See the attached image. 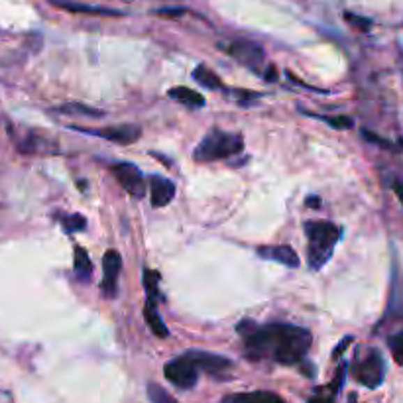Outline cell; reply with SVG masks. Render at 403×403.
I'll use <instances>...</instances> for the list:
<instances>
[{
	"instance_id": "1",
	"label": "cell",
	"mask_w": 403,
	"mask_h": 403,
	"mask_svg": "<svg viewBox=\"0 0 403 403\" xmlns=\"http://www.w3.org/2000/svg\"><path fill=\"white\" fill-rule=\"evenodd\" d=\"M236 333L244 340L248 358H270L284 366L301 364L313 344V335L307 328L285 323L258 325L246 319L236 325Z\"/></svg>"
},
{
	"instance_id": "2",
	"label": "cell",
	"mask_w": 403,
	"mask_h": 403,
	"mask_svg": "<svg viewBox=\"0 0 403 403\" xmlns=\"http://www.w3.org/2000/svg\"><path fill=\"white\" fill-rule=\"evenodd\" d=\"M307 260L311 270H321L333 256L335 246L342 238V229L327 220H309L305 222Z\"/></svg>"
},
{
	"instance_id": "3",
	"label": "cell",
	"mask_w": 403,
	"mask_h": 403,
	"mask_svg": "<svg viewBox=\"0 0 403 403\" xmlns=\"http://www.w3.org/2000/svg\"><path fill=\"white\" fill-rule=\"evenodd\" d=\"M244 150V138L240 134L225 130H211L197 144L193 158L201 164H211L217 160H227L230 155H238Z\"/></svg>"
},
{
	"instance_id": "4",
	"label": "cell",
	"mask_w": 403,
	"mask_h": 403,
	"mask_svg": "<svg viewBox=\"0 0 403 403\" xmlns=\"http://www.w3.org/2000/svg\"><path fill=\"white\" fill-rule=\"evenodd\" d=\"M352 374L356 381L370 390L381 386L383 376H386V362H383L380 350H370L364 358L356 356V362L352 364Z\"/></svg>"
},
{
	"instance_id": "5",
	"label": "cell",
	"mask_w": 403,
	"mask_h": 403,
	"mask_svg": "<svg viewBox=\"0 0 403 403\" xmlns=\"http://www.w3.org/2000/svg\"><path fill=\"white\" fill-rule=\"evenodd\" d=\"M220 50H225V54L234 57L240 66L248 67L250 71L264 75V66H266V54L260 45L248 42V40H234L230 44H220Z\"/></svg>"
},
{
	"instance_id": "6",
	"label": "cell",
	"mask_w": 403,
	"mask_h": 403,
	"mask_svg": "<svg viewBox=\"0 0 403 403\" xmlns=\"http://www.w3.org/2000/svg\"><path fill=\"white\" fill-rule=\"evenodd\" d=\"M164 376L169 383H174L179 390H193L199 381V368L183 352L181 356L169 360L164 366Z\"/></svg>"
},
{
	"instance_id": "7",
	"label": "cell",
	"mask_w": 403,
	"mask_h": 403,
	"mask_svg": "<svg viewBox=\"0 0 403 403\" xmlns=\"http://www.w3.org/2000/svg\"><path fill=\"white\" fill-rule=\"evenodd\" d=\"M110 172L114 175V179L119 181L120 187L132 195L134 199H142L146 197L148 185H146V179H144L142 172L136 167L134 164L128 162H119V164L110 165Z\"/></svg>"
},
{
	"instance_id": "8",
	"label": "cell",
	"mask_w": 403,
	"mask_h": 403,
	"mask_svg": "<svg viewBox=\"0 0 403 403\" xmlns=\"http://www.w3.org/2000/svg\"><path fill=\"white\" fill-rule=\"evenodd\" d=\"M185 354L187 358L199 368V372L203 370L213 378L225 376L232 368V362L227 356H220V354H213V352H205V350H187Z\"/></svg>"
},
{
	"instance_id": "9",
	"label": "cell",
	"mask_w": 403,
	"mask_h": 403,
	"mask_svg": "<svg viewBox=\"0 0 403 403\" xmlns=\"http://www.w3.org/2000/svg\"><path fill=\"white\" fill-rule=\"evenodd\" d=\"M83 134H91V136H98L102 140H109L112 144H120V146H128L134 144L140 136H142V128L136 124H119V126H107V128H79Z\"/></svg>"
},
{
	"instance_id": "10",
	"label": "cell",
	"mask_w": 403,
	"mask_h": 403,
	"mask_svg": "<svg viewBox=\"0 0 403 403\" xmlns=\"http://www.w3.org/2000/svg\"><path fill=\"white\" fill-rule=\"evenodd\" d=\"M122 272V258L116 250H109L102 256V282L100 289L102 295L114 299L119 294V277Z\"/></svg>"
},
{
	"instance_id": "11",
	"label": "cell",
	"mask_w": 403,
	"mask_h": 403,
	"mask_svg": "<svg viewBox=\"0 0 403 403\" xmlns=\"http://www.w3.org/2000/svg\"><path fill=\"white\" fill-rule=\"evenodd\" d=\"M150 189H152V205L153 207H165L167 203H172L175 197V183L167 177L153 174L150 175Z\"/></svg>"
},
{
	"instance_id": "12",
	"label": "cell",
	"mask_w": 403,
	"mask_h": 403,
	"mask_svg": "<svg viewBox=\"0 0 403 403\" xmlns=\"http://www.w3.org/2000/svg\"><path fill=\"white\" fill-rule=\"evenodd\" d=\"M54 6L61 10L73 12V14H91V16H124L120 10L97 6V4H85V2H75V0H50Z\"/></svg>"
},
{
	"instance_id": "13",
	"label": "cell",
	"mask_w": 403,
	"mask_h": 403,
	"mask_svg": "<svg viewBox=\"0 0 403 403\" xmlns=\"http://www.w3.org/2000/svg\"><path fill=\"white\" fill-rule=\"evenodd\" d=\"M258 256L264 260L277 261L287 268H299V256L291 246H260Z\"/></svg>"
},
{
	"instance_id": "14",
	"label": "cell",
	"mask_w": 403,
	"mask_h": 403,
	"mask_svg": "<svg viewBox=\"0 0 403 403\" xmlns=\"http://www.w3.org/2000/svg\"><path fill=\"white\" fill-rule=\"evenodd\" d=\"M220 403H287L284 397H280L273 392H248V393H230L227 397H222Z\"/></svg>"
},
{
	"instance_id": "15",
	"label": "cell",
	"mask_w": 403,
	"mask_h": 403,
	"mask_svg": "<svg viewBox=\"0 0 403 403\" xmlns=\"http://www.w3.org/2000/svg\"><path fill=\"white\" fill-rule=\"evenodd\" d=\"M167 97L174 98L175 102L179 105H185L187 109H203L207 105L205 97L201 93H197L193 89L187 87H174L167 91Z\"/></svg>"
},
{
	"instance_id": "16",
	"label": "cell",
	"mask_w": 403,
	"mask_h": 403,
	"mask_svg": "<svg viewBox=\"0 0 403 403\" xmlns=\"http://www.w3.org/2000/svg\"><path fill=\"white\" fill-rule=\"evenodd\" d=\"M144 319L148 323V327L152 330L153 335L158 338H167L169 337V330L165 327V323L160 317V311H158V303H152V301H146L144 305Z\"/></svg>"
},
{
	"instance_id": "17",
	"label": "cell",
	"mask_w": 403,
	"mask_h": 403,
	"mask_svg": "<svg viewBox=\"0 0 403 403\" xmlns=\"http://www.w3.org/2000/svg\"><path fill=\"white\" fill-rule=\"evenodd\" d=\"M73 272L79 282H89L93 275V261L89 258L87 250L81 246H75V252H73Z\"/></svg>"
},
{
	"instance_id": "18",
	"label": "cell",
	"mask_w": 403,
	"mask_h": 403,
	"mask_svg": "<svg viewBox=\"0 0 403 403\" xmlns=\"http://www.w3.org/2000/svg\"><path fill=\"white\" fill-rule=\"evenodd\" d=\"M193 79H195L201 87L208 89V91L222 89V81H220V77H218L213 69H208L207 66H197L195 71H193Z\"/></svg>"
},
{
	"instance_id": "19",
	"label": "cell",
	"mask_w": 403,
	"mask_h": 403,
	"mask_svg": "<svg viewBox=\"0 0 403 403\" xmlns=\"http://www.w3.org/2000/svg\"><path fill=\"white\" fill-rule=\"evenodd\" d=\"M57 112H61V114H73V116H87V119H102V116H105L102 110H97L95 107H87V105H81V102L61 105V107H57Z\"/></svg>"
},
{
	"instance_id": "20",
	"label": "cell",
	"mask_w": 403,
	"mask_h": 403,
	"mask_svg": "<svg viewBox=\"0 0 403 403\" xmlns=\"http://www.w3.org/2000/svg\"><path fill=\"white\" fill-rule=\"evenodd\" d=\"M144 289H146V301L160 303V273L153 270H144Z\"/></svg>"
},
{
	"instance_id": "21",
	"label": "cell",
	"mask_w": 403,
	"mask_h": 403,
	"mask_svg": "<svg viewBox=\"0 0 403 403\" xmlns=\"http://www.w3.org/2000/svg\"><path fill=\"white\" fill-rule=\"evenodd\" d=\"M59 222H61V227H63L67 234H75V232L87 229V218L83 215H66V217L59 218Z\"/></svg>"
},
{
	"instance_id": "22",
	"label": "cell",
	"mask_w": 403,
	"mask_h": 403,
	"mask_svg": "<svg viewBox=\"0 0 403 403\" xmlns=\"http://www.w3.org/2000/svg\"><path fill=\"white\" fill-rule=\"evenodd\" d=\"M148 400L152 403H177L174 395L167 390H164L160 383H155V381L148 383Z\"/></svg>"
},
{
	"instance_id": "23",
	"label": "cell",
	"mask_w": 403,
	"mask_h": 403,
	"mask_svg": "<svg viewBox=\"0 0 403 403\" xmlns=\"http://www.w3.org/2000/svg\"><path fill=\"white\" fill-rule=\"evenodd\" d=\"M309 116H313L317 120H323L325 124H328L330 128H335V130H350L352 126H354V120L350 119V116H344V114H340V116H321V114H309Z\"/></svg>"
},
{
	"instance_id": "24",
	"label": "cell",
	"mask_w": 403,
	"mask_h": 403,
	"mask_svg": "<svg viewBox=\"0 0 403 403\" xmlns=\"http://www.w3.org/2000/svg\"><path fill=\"white\" fill-rule=\"evenodd\" d=\"M388 347H390L393 360H395L400 366H403V330L402 333H395V335L388 338Z\"/></svg>"
},
{
	"instance_id": "25",
	"label": "cell",
	"mask_w": 403,
	"mask_h": 403,
	"mask_svg": "<svg viewBox=\"0 0 403 403\" xmlns=\"http://www.w3.org/2000/svg\"><path fill=\"white\" fill-rule=\"evenodd\" d=\"M344 20L350 24V26H354V28H358L362 32H368L372 28V20L370 18H362L358 14H352V12H344Z\"/></svg>"
},
{
	"instance_id": "26",
	"label": "cell",
	"mask_w": 403,
	"mask_h": 403,
	"mask_svg": "<svg viewBox=\"0 0 403 403\" xmlns=\"http://www.w3.org/2000/svg\"><path fill=\"white\" fill-rule=\"evenodd\" d=\"M261 97V93L258 91H234V98L238 100L242 107H248L250 102L258 100Z\"/></svg>"
},
{
	"instance_id": "27",
	"label": "cell",
	"mask_w": 403,
	"mask_h": 403,
	"mask_svg": "<svg viewBox=\"0 0 403 403\" xmlns=\"http://www.w3.org/2000/svg\"><path fill=\"white\" fill-rule=\"evenodd\" d=\"M185 12L187 10L183 6H164V8L153 10V14H155V16H162V18H179V16H183Z\"/></svg>"
},
{
	"instance_id": "28",
	"label": "cell",
	"mask_w": 403,
	"mask_h": 403,
	"mask_svg": "<svg viewBox=\"0 0 403 403\" xmlns=\"http://www.w3.org/2000/svg\"><path fill=\"white\" fill-rule=\"evenodd\" d=\"M362 136L370 144H376V146H380L383 150H390V148H392V142H388L386 138H381V136H378V134H374V132L370 130H362Z\"/></svg>"
},
{
	"instance_id": "29",
	"label": "cell",
	"mask_w": 403,
	"mask_h": 403,
	"mask_svg": "<svg viewBox=\"0 0 403 403\" xmlns=\"http://www.w3.org/2000/svg\"><path fill=\"white\" fill-rule=\"evenodd\" d=\"M335 395H337V393L333 392V390H328V388L327 392H325V390H319L307 403H335Z\"/></svg>"
},
{
	"instance_id": "30",
	"label": "cell",
	"mask_w": 403,
	"mask_h": 403,
	"mask_svg": "<svg viewBox=\"0 0 403 403\" xmlns=\"http://www.w3.org/2000/svg\"><path fill=\"white\" fill-rule=\"evenodd\" d=\"M350 342H352V337H347L344 340H340V342H338L337 350L333 352V356H335V358H338V356H340V352H342V350H347V347H349Z\"/></svg>"
},
{
	"instance_id": "31",
	"label": "cell",
	"mask_w": 403,
	"mask_h": 403,
	"mask_svg": "<svg viewBox=\"0 0 403 403\" xmlns=\"http://www.w3.org/2000/svg\"><path fill=\"white\" fill-rule=\"evenodd\" d=\"M307 207H321V199L319 197H307Z\"/></svg>"
},
{
	"instance_id": "32",
	"label": "cell",
	"mask_w": 403,
	"mask_h": 403,
	"mask_svg": "<svg viewBox=\"0 0 403 403\" xmlns=\"http://www.w3.org/2000/svg\"><path fill=\"white\" fill-rule=\"evenodd\" d=\"M264 79H268V81H275V69L272 66L268 67V73H264Z\"/></svg>"
},
{
	"instance_id": "33",
	"label": "cell",
	"mask_w": 403,
	"mask_h": 403,
	"mask_svg": "<svg viewBox=\"0 0 403 403\" xmlns=\"http://www.w3.org/2000/svg\"><path fill=\"white\" fill-rule=\"evenodd\" d=\"M393 191H395L397 197L403 201V183H395V185H393Z\"/></svg>"
},
{
	"instance_id": "34",
	"label": "cell",
	"mask_w": 403,
	"mask_h": 403,
	"mask_svg": "<svg viewBox=\"0 0 403 403\" xmlns=\"http://www.w3.org/2000/svg\"><path fill=\"white\" fill-rule=\"evenodd\" d=\"M350 403H356V395H350Z\"/></svg>"
}]
</instances>
